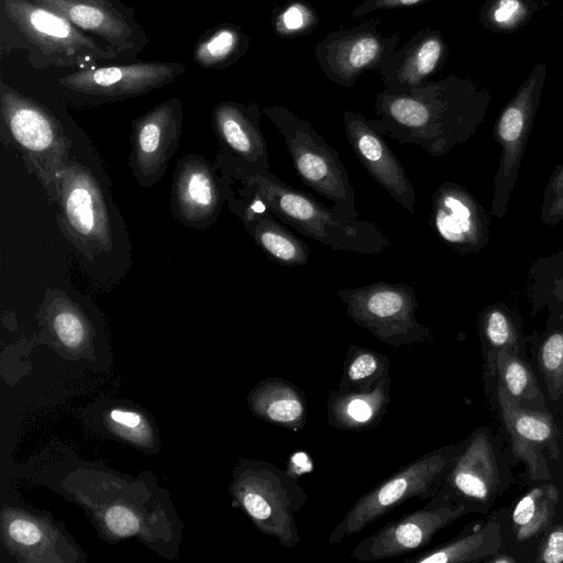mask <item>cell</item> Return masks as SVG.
<instances>
[{"label":"cell","instance_id":"6da1fadb","mask_svg":"<svg viewBox=\"0 0 563 563\" xmlns=\"http://www.w3.org/2000/svg\"><path fill=\"white\" fill-rule=\"evenodd\" d=\"M490 99L471 79L449 75L407 93L383 89L374 99L377 118L369 123L383 136L442 156L475 133Z\"/></svg>","mask_w":563,"mask_h":563},{"label":"cell","instance_id":"7a4b0ae2","mask_svg":"<svg viewBox=\"0 0 563 563\" xmlns=\"http://www.w3.org/2000/svg\"><path fill=\"white\" fill-rule=\"evenodd\" d=\"M235 177L285 224L333 251L382 254L390 247L389 238L376 223L344 217L272 173Z\"/></svg>","mask_w":563,"mask_h":563},{"label":"cell","instance_id":"3957f363","mask_svg":"<svg viewBox=\"0 0 563 563\" xmlns=\"http://www.w3.org/2000/svg\"><path fill=\"white\" fill-rule=\"evenodd\" d=\"M283 136L294 168L301 181L320 196L332 201V208L344 217L357 219L355 190L338 151L313 129L285 106L263 109Z\"/></svg>","mask_w":563,"mask_h":563},{"label":"cell","instance_id":"277c9868","mask_svg":"<svg viewBox=\"0 0 563 563\" xmlns=\"http://www.w3.org/2000/svg\"><path fill=\"white\" fill-rule=\"evenodd\" d=\"M462 444H449L420 455L362 495L329 534L330 544L364 530L411 498L427 500L440 490Z\"/></svg>","mask_w":563,"mask_h":563},{"label":"cell","instance_id":"5b68a950","mask_svg":"<svg viewBox=\"0 0 563 563\" xmlns=\"http://www.w3.org/2000/svg\"><path fill=\"white\" fill-rule=\"evenodd\" d=\"M234 494L262 533L288 549L300 542L296 514L305 506L307 494L292 474L269 462L243 461Z\"/></svg>","mask_w":563,"mask_h":563},{"label":"cell","instance_id":"8992f818","mask_svg":"<svg viewBox=\"0 0 563 563\" xmlns=\"http://www.w3.org/2000/svg\"><path fill=\"white\" fill-rule=\"evenodd\" d=\"M336 296L349 318L384 344L399 347L432 338V330L417 318L419 302L410 285L376 282L341 288Z\"/></svg>","mask_w":563,"mask_h":563},{"label":"cell","instance_id":"52a82bcc","mask_svg":"<svg viewBox=\"0 0 563 563\" xmlns=\"http://www.w3.org/2000/svg\"><path fill=\"white\" fill-rule=\"evenodd\" d=\"M2 7L8 19L44 56L45 65L84 69L119 55L63 15L31 0H2Z\"/></svg>","mask_w":563,"mask_h":563},{"label":"cell","instance_id":"ba28073f","mask_svg":"<svg viewBox=\"0 0 563 563\" xmlns=\"http://www.w3.org/2000/svg\"><path fill=\"white\" fill-rule=\"evenodd\" d=\"M547 77V64H538L518 87L514 97L500 111L494 136L500 146V159L494 177L492 213H506L521 159L539 107Z\"/></svg>","mask_w":563,"mask_h":563},{"label":"cell","instance_id":"9c48e42d","mask_svg":"<svg viewBox=\"0 0 563 563\" xmlns=\"http://www.w3.org/2000/svg\"><path fill=\"white\" fill-rule=\"evenodd\" d=\"M380 19H369L327 34L316 46L317 63L328 79L352 88L367 71L379 70L400 42L398 32L384 35Z\"/></svg>","mask_w":563,"mask_h":563},{"label":"cell","instance_id":"30bf717a","mask_svg":"<svg viewBox=\"0 0 563 563\" xmlns=\"http://www.w3.org/2000/svg\"><path fill=\"white\" fill-rule=\"evenodd\" d=\"M0 108L4 124L20 148L36 164L43 178L55 179L66 156V139L56 118L41 103L1 81Z\"/></svg>","mask_w":563,"mask_h":563},{"label":"cell","instance_id":"8fae6325","mask_svg":"<svg viewBox=\"0 0 563 563\" xmlns=\"http://www.w3.org/2000/svg\"><path fill=\"white\" fill-rule=\"evenodd\" d=\"M470 510L435 495L421 508L389 521L375 533L362 539L351 558L362 562L393 559L426 547L438 531Z\"/></svg>","mask_w":563,"mask_h":563},{"label":"cell","instance_id":"7c38bea8","mask_svg":"<svg viewBox=\"0 0 563 563\" xmlns=\"http://www.w3.org/2000/svg\"><path fill=\"white\" fill-rule=\"evenodd\" d=\"M176 62H141L84 68L58 79L66 89L92 97L130 98L161 88L185 73Z\"/></svg>","mask_w":563,"mask_h":563},{"label":"cell","instance_id":"4fadbf2b","mask_svg":"<svg viewBox=\"0 0 563 563\" xmlns=\"http://www.w3.org/2000/svg\"><path fill=\"white\" fill-rule=\"evenodd\" d=\"M499 484L494 446L486 430H477L462 443L437 494L472 511L492 501Z\"/></svg>","mask_w":563,"mask_h":563},{"label":"cell","instance_id":"5bb4252c","mask_svg":"<svg viewBox=\"0 0 563 563\" xmlns=\"http://www.w3.org/2000/svg\"><path fill=\"white\" fill-rule=\"evenodd\" d=\"M497 401L503 423L510 435L512 452L534 481L551 477L547 457L559 455L558 429L549 412L526 408L497 384Z\"/></svg>","mask_w":563,"mask_h":563},{"label":"cell","instance_id":"9a60e30c","mask_svg":"<svg viewBox=\"0 0 563 563\" xmlns=\"http://www.w3.org/2000/svg\"><path fill=\"white\" fill-rule=\"evenodd\" d=\"M429 224L438 238L457 253L478 252L488 240L484 210L465 188L452 181L434 190Z\"/></svg>","mask_w":563,"mask_h":563},{"label":"cell","instance_id":"2e32d148","mask_svg":"<svg viewBox=\"0 0 563 563\" xmlns=\"http://www.w3.org/2000/svg\"><path fill=\"white\" fill-rule=\"evenodd\" d=\"M346 139L362 166L389 196L409 213H415L416 191L402 164L376 132L369 120L351 110L343 112Z\"/></svg>","mask_w":563,"mask_h":563},{"label":"cell","instance_id":"e0dca14e","mask_svg":"<svg viewBox=\"0 0 563 563\" xmlns=\"http://www.w3.org/2000/svg\"><path fill=\"white\" fill-rule=\"evenodd\" d=\"M100 37L121 55L134 56L147 42L135 20L112 0H31Z\"/></svg>","mask_w":563,"mask_h":563},{"label":"cell","instance_id":"ac0fdd59","mask_svg":"<svg viewBox=\"0 0 563 563\" xmlns=\"http://www.w3.org/2000/svg\"><path fill=\"white\" fill-rule=\"evenodd\" d=\"M262 112L255 102L223 101L213 109V125L233 158L235 176L271 173L267 145L261 130Z\"/></svg>","mask_w":563,"mask_h":563},{"label":"cell","instance_id":"d6986e66","mask_svg":"<svg viewBox=\"0 0 563 563\" xmlns=\"http://www.w3.org/2000/svg\"><path fill=\"white\" fill-rule=\"evenodd\" d=\"M181 117V103L174 98L134 122L132 163L140 183L150 185L164 174L177 148Z\"/></svg>","mask_w":563,"mask_h":563},{"label":"cell","instance_id":"ffe728a7","mask_svg":"<svg viewBox=\"0 0 563 563\" xmlns=\"http://www.w3.org/2000/svg\"><path fill=\"white\" fill-rule=\"evenodd\" d=\"M60 178L63 221L70 233L97 250L111 249L107 206L96 180L77 167H65Z\"/></svg>","mask_w":563,"mask_h":563},{"label":"cell","instance_id":"44dd1931","mask_svg":"<svg viewBox=\"0 0 563 563\" xmlns=\"http://www.w3.org/2000/svg\"><path fill=\"white\" fill-rule=\"evenodd\" d=\"M449 47L441 32L426 27L396 49L378 70L384 89L407 93L431 80L446 63Z\"/></svg>","mask_w":563,"mask_h":563},{"label":"cell","instance_id":"7402d4cb","mask_svg":"<svg viewBox=\"0 0 563 563\" xmlns=\"http://www.w3.org/2000/svg\"><path fill=\"white\" fill-rule=\"evenodd\" d=\"M241 195L240 200L232 201V209L266 256L286 267L306 265L309 261L306 242L288 230L253 191L242 187Z\"/></svg>","mask_w":563,"mask_h":563},{"label":"cell","instance_id":"603a6c76","mask_svg":"<svg viewBox=\"0 0 563 563\" xmlns=\"http://www.w3.org/2000/svg\"><path fill=\"white\" fill-rule=\"evenodd\" d=\"M229 195V189L208 164L195 158L181 163L175 179L174 200L184 221L192 225L210 224Z\"/></svg>","mask_w":563,"mask_h":563},{"label":"cell","instance_id":"cb8c5ba5","mask_svg":"<svg viewBox=\"0 0 563 563\" xmlns=\"http://www.w3.org/2000/svg\"><path fill=\"white\" fill-rule=\"evenodd\" d=\"M391 400V377L369 391L336 389L327 397L328 423L338 430L361 432L383 420Z\"/></svg>","mask_w":563,"mask_h":563},{"label":"cell","instance_id":"d4e9b609","mask_svg":"<svg viewBox=\"0 0 563 563\" xmlns=\"http://www.w3.org/2000/svg\"><path fill=\"white\" fill-rule=\"evenodd\" d=\"M252 412L275 427L292 432L307 422V398L301 388L282 377H267L249 395Z\"/></svg>","mask_w":563,"mask_h":563},{"label":"cell","instance_id":"484cf974","mask_svg":"<svg viewBox=\"0 0 563 563\" xmlns=\"http://www.w3.org/2000/svg\"><path fill=\"white\" fill-rule=\"evenodd\" d=\"M500 525L488 521L479 529L446 543L420 552L409 563H468L486 561L496 555L501 547Z\"/></svg>","mask_w":563,"mask_h":563},{"label":"cell","instance_id":"4316f807","mask_svg":"<svg viewBox=\"0 0 563 563\" xmlns=\"http://www.w3.org/2000/svg\"><path fill=\"white\" fill-rule=\"evenodd\" d=\"M250 47V36L236 24L221 23L198 40L194 58L200 67L223 70L242 58Z\"/></svg>","mask_w":563,"mask_h":563},{"label":"cell","instance_id":"83f0119b","mask_svg":"<svg viewBox=\"0 0 563 563\" xmlns=\"http://www.w3.org/2000/svg\"><path fill=\"white\" fill-rule=\"evenodd\" d=\"M559 501V490L551 483L539 485L525 494L516 504L512 530L518 541H527L548 530Z\"/></svg>","mask_w":563,"mask_h":563},{"label":"cell","instance_id":"f1b7e54d","mask_svg":"<svg viewBox=\"0 0 563 563\" xmlns=\"http://www.w3.org/2000/svg\"><path fill=\"white\" fill-rule=\"evenodd\" d=\"M489 372L496 375L497 384L519 405H537L539 410H544L539 385L518 353L509 350L498 352Z\"/></svg>","mask_w":563,"mask_h":563},{"label":"cell","instance_id":"f546056e","mask_svg":"<svg viewBox=\"0 0 563 563\" xmlns=\"http://www.w3.org/2000/svg\"><path fill=\"white\" fill-rule=\"evenodd\" d=\"M389 358L374 350L351 345L346 352L339 389L369 391L389 375Z\"/></svg>","mask_w":563,"mask_h":563},{"label":"cell","instance_id":"4dcf8cb0","mask_svg":"<svg viewBox=\"0 0 563 563\" xmlns=\"http://www.w3.org/2000/svg\"><path fill=\"white\" fill-rule=\"evenodd\" d=\"M547 4L541 0H486L478 19L490 32L514 33Z\"/></svg>","mask_w":563,"mask_h":563},{"label":"cell","instance_id":"1f68e13d","mask_svg":"<svg viewBox=\"0 0 563 563\" xmlns=\"http://www.w3.org/2000/svg\"><path fill=\"white\" fill-rule=\"evenodd\" d=\"M481 332L485 349V366L488 372L498 352L509 350L518 353L516 327L501 308H487L481 318Z\"/></svg>","mask_w":563,"mask_h":563},{"label":"cell","instance_id":"d6a6232c","mask_svg":"<svg viewBox=\"0 0 563 563\" xmlns=\"http://www.w3.org/2000/svg\"><path fill=\"white\" fill-rule=\"evenodd\" d=\"M320 16L306 0H286L275 5L271 24L276 36L296 38L310 34L318 26Z\"/></svg>","mask_w":563,"mask_h":563},{"label":"cell","instance_id":"836d02e7","mask_svg":"<svg viewBox=\"0 0 563 563\" xmlns=\"http://www.w3.org/2000/svg\"><path fill=\"white\" fill-rule=\"evenodd\" d=\"M539 362L549 394L558 399L563 394V331L553 332L543 341Z\"/></svg>","mask_w":563,"mask_h":563},{"label":"cell","instance_id":"e575fe53","mask_svg":"<svg viewBox=\"0 0 563 563\" xmlns=\"http://www.w3.org/2000/svg\"><path fill=\"white\" fill-rule=\"evenodd\" d=\"M541 219L547 224L563 221V166L553 172L545 187Z\"/></svg>","mask_w":563,"mask_h":563},{"label":"cell","instance_id":"d590c367","mask_svg":"<svg viewBox=\"0 0 563 563\" xmlns=\"http://www.w3.org/2000/svg\"><path fill=\"white\" fill-rule=\"evenodd\" d=\"M53 328L58 339L69 347L79 345L85 336V327L79 316L68 309L55 314Z\"/></svg>","mask_w":563,"mask_h":563},{"label":"cell","instance_id":"8d00e7d4","mask_svg":"<svg viewBox=\"0 0 563 563\" xmlns=\"http://www.w3.org/2000/svg\"><path fill=\"white\" fill-rule=\"evenodd\" d=\"M109 530L118 537L133 536L140 529L137 517L130 509L122 506L109 508L104 515Z\"/></svg>","mask_w":563,"mask_h":563},{"label":"cell","instance_id":"74e56055","mask_svg":"<svg viewBox=\"0 0 563 563\" xmlns=\"http://www.w3.org/2000/svg\"><path fill=\"white\" fill-rule=\"evenodd\" d=\"M538 562L543 563H563V523L549 529L543 537Z\"/></svg>","mask_w":563,"mask_h":563},{"label":"cell","instance_id":"f35d334b","mask_svg":"<svg viewBox=\"0 0 563 563\" xmlns=\"http://www.w3.org/2000/svg\"><path fill=\"white\" fill-rule=\"evenodd\" d=\"M431 0H364L352 11V18H362L379 10L404 9L419 5Z\"/></svg>","mask_w":563,"mask_h":563},{"label":"cell","instance_id":"ab89813d","mask_svg":"<svg viewBox=\"0 0 563 563\" xmlns=\"http://www.w3.org/2000/svg\"><path fill=\"white\" fill-rule=\"evenodd\" d=\"M9 534L18 543L32 545L37 543L41 538L38 527L24 519H15L9 525Z\"/></svg>","mask_w":563,"mask_h":563},{"label":"cell","instance_id":"60d3db41","mask_svg":"<svg viewBox=\"0 0 563 563\" xmlns=\"http://www.w3.org/2000/svg\"><path fill=\"white\" fill-rule=\"evenodd\" d=\"M110 416L113 421L126 428H136L142 421L137 413L131 411L113 410Z\"/></svg>","mask_w":563,"mask_h":563},{"label":"cell","instance_id":"b9f144b4","mask_svg":"<svg viewBox=\"0 0 563 563\" xmlns=\"http://www.w3.org/2000/svg\"><path fill=\"white\" fill-rule=\"evenodd\" d=\"M487 562H490V563H514L516 562L515 559L510 558V556H497V558H493V559H487L486 560Z\"/></svg>","mask_w":563,"mask_h":563},{"label":"cell","instance_id":"7bdbcfd3","mask_svg":"<svg viewBox=\"0 0 563 563\" xmlns=\"http://www.w3.org/2000/svg\"><path fill=\"white\" fill-rule=\"evenodd\" d=\"M562 22H563V16H562Z\"/></svg>","mask_w":563,"mask_h":563},{"label":"cell","instance_id":"ee69618b","mask_svg":"<svg viewBox=\"0 0 563 563\" xmlns=\"http://www.w3.org/2000/svg\"><path fill=\"white\" fill-rule=\"evenodd\" d=\"M562 289H563V287H562Z\"/></svg>","mask_w":563,"mask_h":563}]
</instances>
